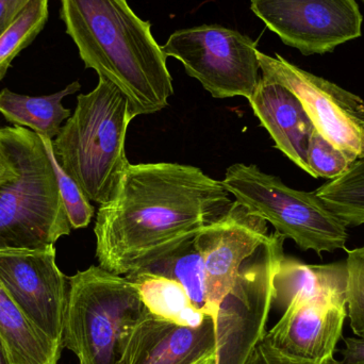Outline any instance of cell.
Listing matches in <instances>:
<instances>
[{
  "instance_id": "1",
  "label": "cell",
  "mask_w": 364,
  "mask_h": 364,
  "mask_svg": "<svg viewBox=\"0 0 364 364\" xmlns=\"http://www.w3.org/2000/svg\"><path fill=\"white\" fill-rule=\"evenodd\" d=\"M232 203L222 181L196 166L130 164L114 198L98 210L100 267L117 275L132 273L195 237Z\"/></svg>"
},
{
  "instance_id": "2",
  "label": "cell",
  "mask_w": 364,
  "mask_h": 364,
  "mask_svg": "<svg viewBox=\"0 0 364 364\" xmlns=\"http://www.w3.org/2000/svg\"><path fill=\"white\" fill-rule=\"evenodd\" d=\"M60 16L85 68L127 97L134 117L154 114L174 94L166 55L151 23L127 0H61Z\"/></svg>"
},
{
  "instance_id": "3",
  "label": "cell",
  "mask_w": 364,
  "mask_h": 364,
  "mask_svg": "<svg viewBox=\"0 0 364 364\" xmlns=\"http://www.w3.org/2000/svg\"><path fill=\"white\" fill-rule=\"evenodd\" d=\"M134 119L127 97L107 79L80 94L77 106L53 140L63 170L90 201L110 203L130 164L126 156L128 127Z\"/></svg>"
},
{
  "instance_id": "4",
  "label": "cell",
  "mask_w": 364,
  "mask_h": 364,
  "mask_svg": "<svg viewBox=\"0 0 364 364\" xmlns=\"http://www.w3.org/2000/svg\"><path fill=\"white\" fill-rule=\"evenodd\" d=\"M68 284L63 346L80 364H125L132 331L146 311L136 287L94 265Z\"/></svg>"
},
{
  "instance_id": "5",
  "label": "cell",
  "mask_w": 364,
  "mask_h": 364,
  "mask_svg": "<svg viewBox=\"0 0 364 364\" xmlns=\"http://www.w3.org/2000/svg\"><path fill=\"white\" fill-rule=\"evenodd\" d=\"M4 129L18 175L0 186V250L55 246L72 226L42 140L27 128Z\"/></svg>"
},
{
  "instance_id": "6",
  "label": "cell",
  "mask_w": 364,
  "mask_h": 364,
  "mask_svg": "<svg viewBox=\"0 0 364 364\" xmlns=\"http://www.w3.org/2000/svg\"><path fill=\"white\" fill-rule=\"evenodd\" d=\"M223 186L248 212L273 225L304 252L318 255L344 250L348 225L314 192L294 190L254 164H232Z\"/></svg>"
},
{
  "instance_id": "7",
  "label": "cell",
  "mask_w": 364,
  "mask_h": 364,
  "mask_svg": "<svg viewBox=\"0 0 364 364\" xmlns=\"http://www.w3.org/2000/svg\"><path fill=\"white\" fill-rule=\"evenodd\" d=\"M286 237L269 235L240 267L215 321V364H246L267 335L273 308L274 277L284 257Z\"/></svg>"
},
{
  "instance_id": "8",
  "label": "cell",
  "mask_w": 364,
  "mask_h": 364,
  "mask_svg": "<svg viewBox=\"0 0 364 364\" xmlns=\"http://www.w3.org/2000/svg\"><path fill=\"white\" fill-rule=\"evenodd\" d=\"M161 48L214 98L248 100L261 79L257 43L237 30L218 25L177 30Z\"/></svg>"
},
{
  "instance_id": "9",
  "label": "cell",
  "mask_w": 364,
  "mask_h": 364,
  "mask_svg": "<svg viewBox=\"0 0 364 364\" xmlns=\"http://www.w3.org/2000/svg\"><path fill=\"white\" fill-rule=\"evenodd\" d=\"M262 78L284 85L304 105L316 129L353 159H364V100L276 53L258 51Z\"/></svg>"
},
{
  "instance_id": "10",
  "label": "cell",
  "mask_w": 364,
  "mask_h": 364,
  "mask_svg": "<svg viewBox=\"0 0 364 364\" xmlns=\"http://www.w3.org/2000/svg\"><path fill=\"white\" fill-rule=\"evenodd\" d=\"M250 9L284 44L305 55L331 53L363 31L356 0H250Z\"/></svg>"
},
{
  "instance_id": "11",
  "label": "cell",
  "mask_w": 364,
  "mask_h": 364,
  "mask_svg": "<svg viewBox=\"0 0 364 364\" xmlns=\"http://www.w3.org/2000/svg\"><path fill=\"white\" fill-rule=\"evenodd\" d=\"M0 284L38 331L63 346L70 284L55 263V246L0 250Z\"/></svg>"
},
{
  "instance_id": "12",
  "label": "cell",
  "mask_w": 364,
  "mask_h": 364,
  "mask_svg": "<svg viewBox=\"0 0 364 364\" xmlns=\"http://www.w3.org/2000/svg\"><path fill=\"white\" fill-rule=\"evenodd\" d=\"M269 235L267 220L235 199L224 215L197 233L195 243L205 263L207 314L213 321L240 267Z\"/></svg>"
},
{
  "instance_id": "13",
  "label": "cell",
  "mask_w": 364,
  "mask_h": 364,
  "mask_svg": "<svg viewBox=\"0 0 364 364\" xmlns=\"http://www.w3.org/2000/svg\"><path fill=\"white\" fill-rule=\"evenodd\" d=\"M346 318V306L293 299L264 338L273 348L288 356L323 363L333 358Z\"/></svg>"
},
{
  "instance_id": "14",
  "label": "cell",
  "mask_w": 364,
  "mask_h": 364,
  "mask_svg": "<svg viewBox=\"0 0 364 364\" xmlns=\"http://www.w3.org/2000/svg\"><path fill=\"white\" fill-rule=\"evenodd\" d=\"M215 323L207 316L197 327L183 326L146 309L134 327L125 364H195L215 356Z\"/></svg>"
},
{
  "instance_id": "15",
  "label": "cell",
  "mask_w": 364,
  "mask_h": 364,
  "mask_svg": "<svg viewBox=\"0 0 364 364\" xmlns=\"http://www.w3.org/2000/svg\"><path fill=\"white\" fill-rule=\"evenodd\" d=\"M248 102L275 142L276 149L311 175L307 151L316 127L299 98L284 85L261 77Z\"/></svg>"
},
{
  "instance_id": "16",
  "label": "cell",
  "mask_w": 364,
  "mask_h": 364,
  "mask_svg": "<svg viewBox=\"0 0 364 364\" xmlns=\"http://www.w3.org/2000/svg\"><path fill=\"white\" fill-rule=\"evenodd\" d=\"M346 262L305 264L284 256L274 277L273 306L284 311L296 299L346 306Z\"/></svg>"
},
{
  "instance_id": "17",
  "label": "cell",
  "mask_w": 364,
  "mask_h": 364,
  "mask_svg": "<svg viewBox=\"0 0 364 364\" xmlns=\"http://www.w3.org/2000/svg\"><path fill=\"white\" fill-rule=\"evenodd\" d=\"M79 81L51 95L28 96L9 89L0 92V113L9 123L27 127L38 136L53 139L59 134L62 123L72 117L70 109L64 108V97L80 91Z\"/></svg>"
},
{
  "instance_id": "18",
  "label": "cell",
  "mask_w": 364,
  "mask_h": 364,
  "mask_svg": "<svg viewBox=\"0 0 364 364\" xmlns=\"http://www.w3.org/2000/svg\"><path fill=\"white\" fill-rule=\"evenodd\" d=\"M0 338L13 364H58L63 346L38 331L0 284Z\"/></svg>"
},
{
  "instance_id": "19",
  "label": "cell",
  "mask_w": 364,
  "mask_h": 364,
  "mask_svg": "<svg viewBox=\"0 0 364 364\" xmlns=\"http://www.w3.org/2000/svg\"><path fill=\"white\" fill-rule=\"evenodd\" d=\"M138 289L145 308L154 316L183 326L197 327L205 316L191 301L179 282L149 274L125 275Z\"/></svg>"
},
{
  "instance_id": "20",
  "label": "cell",
  "mask_w": 364,
  "mask_h": 364,
  "mask_svg": "<svg viewBox=\"0 0 364 364\" xmlns=\"http://www.w3.org/2000/svg\"><path fill=\"white\" fill-rule=\"evenodd\" d=\"M196 235L129 274H149L179 282L193 304L208 316L205 263L195 243Z\"/></svg>"
},
{
  "instance_id": "21",
  "label": "cell",
  "mask_w": 364,
  "mask_h": 364,
  "mask_svg": "<svg viewBox=\"0 0 364 364\" xmlns=\"http://www.w3.org/2000/svg\"><path fill=\"white\" fill-rule=\"evenodd\" d=\"M316 193L348 226L364 225V159L357 160L342 176L323 184Z\"/></svg>"
},
{
  "instance_id": "22",
  "label": "cell",
  "mask_w": 364,
  "mask_h": 364,
  "mask_svg": "<svg viewBox=\"0 0 364 364\" xmlns=\"http://www.w3.org/2000/svg\"><path fill=\"white\" fill-rule=\"evenodd\" d=\"M48 15L49 0H31L0 36V81L8 73L13 60L44 29Z\"/></svg>"
},
{
  "instance_id": "23",
  "label": "cell",
  "mask_w": 364,
  "mask_h": 364,
  "mask_svg": "<svg viewBox=\"0 0 364 364\" xmlns=\"http://www.w3.org/2000/svg\"><path fill=\"white\" fill-rule=\"evenodd\" d=\"M38 136L42 140L45 151L53 166L60 195L72 229L85 228L89 226L94 216V207L91 205V201L81 186L63 170L58 161L53 149V140L46 136Z\"/></svg>"
},
{
  "instance_id": "24",
  "label": "cell",
  "mask_w": 364,
  "mask_h": 364,
  "mask_svg": "<svg viewBox=\"0 0 364 364\" xmlns=\"http://www.w3.org/2000/svg\"><path fill=\"white\" fill-rule=\"evenodd\" d=\"M307 162L314 178L333 179L342 176L356 160L346 155L314 129L308 145Z\"/></svg>"
},
{
  "instance_id": "25",
  "label": "cell",
  "mask_w": 364,
  "mask_h": 364,
  "mask_svg": "<svg viewBox=\"0 0 364 364\" xmlns=\"http://www.w3.org/2000/svg\"><path fill=\"white\" fill-rule=\"evenodd\" d=\"M346 262V310L350 328L357 337L364 338V246L348 250Z\"/></svg>"
},
{
  "instance_id": "26",
  "label": "cell",
  "mask_w": 364,
  "mask_h": 364,
  "mask_svg": "<svg viewBox=\"0 0 364 364\" xmlns=\"http://www.w3.org/2000/svg\"><path fill=\"white\" fill-rule=\"evenodd\" d=\"M246 364H343L337 359L331 358L323 363H314V361L303 360L288 356L279 352L267 342L265 338L256 346L252 354L250 355Z\"/></svg>"
},
{
  "instance_id": "27",
  "label": "cell",
  "mask_w": 364,
  "mask_h": 364,
  "mask_svg": "<svg viewBox=\"0 0 364 364\" xmlns=\"http://www.w3.org/2000/svg\"><path fill=\"white\" fill-rule=\"evenodd\" d=\"M18 175L4 128H0V186L14 181Z\"/></svg>"
},
{
  "instance_id": "28",
  "label": "cell",
  "mask_w": 364,
  "mask_h": 364,
  "mask_svg": "<svg viewBox=\"0 0 364 364\" xmlns=\"http://www.w3.org/2000/svg\"><path fill=\"white\" fill-rule=\"evenodd\" d=\"M31 0H0V36L12 25Z\"/></svg>"
},
{
  "instance_id": "29",
  "label": "cell",
  "mask_w": 364,
  "mask_h": 364,
  "mask_svg": "<svg viewBox=\"0 0 364 364\" xmlns=\"http://www.w3.org/2000/svg\"><path fill=\"white\" fill-rule=\"evenodd\" d=\"M343 350H341V363L343 364H364V338L350 337L344 340Z\"/></svg>"
},
{
  "instance_id": "30",
  "label": "cell",
  "mask_w": 364,
  "mask_h": 364,
  "mask_svg": "<svg viewBox=\"0 0 364 364\" xmlns=\"http://www.w3.org/2000/svg\"><path fill=\"white\" fill-rule=\"evenodd\" d=\"M0 364H13L8 350H6L1 338H0Z\"/></svg>"
},
{
  "instance_id": "31",
  "label": "cell",
  "mask_w": 364,
  "mask_h": 364,
  "mask_svg": "<svg viewBox=\"0 0 364 364\" xmlns=\"http://www.w3.org/2000/svg\"><path fill=\"white\" fill-rule=\"evenodd\" d=\"M195 364H215V356L208 357V358Z\"/></svg>"
},
{
  "instance_id": "32",
  "label": "cell",
  "mask_w": 364,
  "mask_h": 364,
  "mask_svg": "<svg viewBox=\"0 0 364 364\" xmlns=\"http://www.w3.org/2000/svg\"><path fill=\"white\" fill-rule=\"evenodd\" d=\"M363 1H364V0H363Z\"/></svg>"
}]
</instances>
